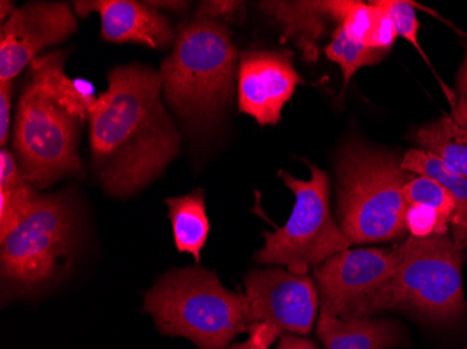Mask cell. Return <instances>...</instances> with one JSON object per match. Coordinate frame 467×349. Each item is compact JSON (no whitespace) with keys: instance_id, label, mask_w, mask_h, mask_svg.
<instances>
[{"instance_id":"cell-1","label":"cell","mask_w":467,"mask_h":349,"mask_svg":"<svg viewBox=\"0 0 467 349\" xmlns=\"http://www.w3.org/2000/svg\"><path fill=\"white\" fill-rule=\"evenodd\" d=\"M160 73L118 67L90 115L91 162L105 190L126 198L153 182L180 151L181 136L161 101Z\"/></svg>"},{"instance_id":"cell-2","label":"cell","mask_w":467,"mask_h":349,"mask_svg":"<svg viewBox=\"0 0 467 349\" xmlns=\"http://www.w3.org/2000/svg\"><path fill=\"white\" fill-rule=\"evenodd\" d=\"M238 62L227 25L193 15L180 26L174 51L162 60V96L183 122L206 128L233 104Z\"/></svg>"},{"instance_id":"cell-3","label":"cell","mask_w":467,"mask_h":349,"mask_svg":"<svg viewBox=\"0 0 467 349\" xmlns=\"http://www.w3.org/2000/svg\"><path fill=\"white\" fill-rule=\"evenodd\" d=\"M414 177L384 149L353 141L340 151L338 225L351 245L390 242L406 235L405 186Z\"/></svg>"},{"instance_id":"cell-4","label":"cell","mask_w":467,"mask_h":349,"mask_svg":"<svg viewBox=\"0 0 467 349\" xmlns=\"http://www.w3.org/2000/svg\"><path fill=\"white\" fill-rule=\"evenodd\" d=\"M398 251L395 274L372 296L363 317L395 309L432 325L463 322L467 313L463 257L452 236H410Z\"/></svg>"},{"instance_id":"cell-5","label":"cell","mask_w":467,"mask_h":349,"mask_svg":"<svg viewBox=\"0 0 467 349\" xmlns=\"http://www.w3.org/2000/svg\"><path fill=\"white\" fill-rule=\"evenodd\" d=\"M143 311L162 334L188 338L201 349H228L246 332L245 295L201 266L162 275L144 295Z\"/></svg>"},{"instance_id":"cell-6","label":"cell","mask_w":467,"mask_h":349,"mask_svg":"<svg viewBox=\"0 0 467 349\" xmlns=\"http://www.w3.org/2000/svg\"><path fill=\"white\" fill-rule=\"evenodd\" d=\"M78 242L75 210L65 193L41 194L25 220L0 241L2 282L9 295H34L63 278Z\"/></svg>"},{"instance_id":"cell-7","label":"cell","mask_w":467,"mask_h":349,"mask_svg":"<svg viewBox=\"0 0 467 349\" xmlns=\"http://www.w3.org/2000/svg\"><path fill=\"white\" fill-rule=\"evenodd\" d=\"M311 180H296L279 173L296 196L288 221L275 232H265V246L254 254L261 264L285 266L294 274H306L335 254L348 251L351 243L330 210V182L325 170L306 161Z\"/></svg>"},{"instance_id":"cell-8","label":"cell","mask_w":467,"mask_h":349,"mask_svg":"<svg viewBox=\"0 0 467 349\" xmlns=\"http://www.w3.org/2000/svg\"><path fill=\"white\" fill-rule=\"evenodd\" d=\"M83 123L30 81L18 101L13 149L23 177L47 189L67 175H80L78 133Z\"/></svg>"},{"instance_id":"cell-9","label":"cell","mask_w":467,"mask_h":349,"mask_svg":"<svg viewBox=\"0 0 467 349\" xmlns=\"http://www.w3.org/2000/svg\"><path fill=\"white\" fill-rule=\"evenodd\" d=\"M244 282L248 340L228 349H269L283 335L312 332L319 293L309 275L275 267L254 270Z\"/></svg>"},{"instance_id":"cell-10","label":"cell","mask_w":467,"mask_h":349,"mask_svg":"<svg viewBox=\"0 0 467 349\" xmlns=\"http://www.w3.org/2000/svg\"><path fill=\"white\" fill-rule=\"evenodd\" d=\"M398 262V246L348 249L315 267L322 311L340 319L363 317L372 296L395 274Z\"/></svg>"},{"instance_id":"cell-11","label":"cell","mask_w":467,"mask_h":349,"mask_svg":"<svg viewBox=\"0 0 467 349\" xmlns=\"http://www.w3.org/2000/svg\"><path fill=\"white\" fill-rule=\"evenodd\" d=\"M76 30V15L63 2H30L16 9L0 28V81H13L42 49L67 41Z\"/></svg>"},{"instance_id":"cell-12","label":"cell","mask_w":467,"mask_h":349,"mask_svg":"<svg viewBox=\"0 0 467 349\" xmlns=\"http://www.w3.org/2000/svg\"><path fill=\"white\" fill-rule=\"evenodd\" d=\"M304 80L293 65V52L245 51L238 62V109L261 126L277 125L285 105Z\"/></svg>"},{"instance_id":"cell-13","label":"cell","mask_w":467,"mask_h":349,"mask_svg":"<svg viewBox=\"0 0 467 349\" xmlns=\"http://www.w3.org/2000/svg\"><path fill=\"white\" fill-rule=\"evenodd\" d=\"M80 17L97 12L101 17V36L114 44H139L150 49H167L177 38L171 20L149 2L88 0L75 2Z\"/></svg>"},{"instance_id":"cell-14","label":"cell","mask_w":467,"mask_h":349,"mask_svg":"<svg viewBox=\"0 0 467 349\" xmlns=\"http://www.w3.org/2000/svg\"><path fill=\"white\" fill-rule=\"evenodd\" d=\"M259 9L279 26L283 41H291L309 62L319 57V41L333 20L329 0L317 2H261Z\"/></svg>"},{"instance_id":"cell-15","label":"cell","mask_w":467,"mask_h":349,"mask_svg":"<svg viewBox=\"0 0 467 349\" xmlns=\"http://www.w3.org/2000/svg\"><path fill=\"white\" fill-rule=\"evenodd\" d=\"M317 330L325 349H392L405 340L400 325L390 320L340 319L322 309Z\"/></svg>"},{"instance_id":"cell-16","label":"cell","mask_w":467,"mask_h":349,"mask_svg":"<svg viewBox=\"0 0 467 349\" xmlns=\"http://www.w3.org/2000/svg\"><path fill=\"white\" fill-rule=\"evenodd\" d=\"M65 62L67 54L62 51L36 56L30 63L31 81L39 84L57 104L62 105L73 117L84 123L90 120L99 97L88 93L80 84L67 77L65 73Z\"/></svg>"},{"instance_id":"cell-17","label":"cell","mask_w":467,"mask_h":349,"mask_svg":"<svg viewBox=\"0 0 467 349\" xmlns=\"http://www.w3.org/2000/svg\"><path fill=\"white\" fill-rule=\"evenodd\" d=\"M401 167L414 175H422L437 180L447 189L456 201V212L453 215L452 239L459 251H462L467 235V180L451 169L442 159L431 152L421 149H410L401 159Z\"/></svg>"},{"instance_id":"cell-18","label":"cell","mask_w":467,"mask_h":349,"mask_svg":"<svg viewBox=\"0 0 467 349\" xmlns=\"http://www.w3.org/2000/svg\"><path fill=\"white\" fill-rule=\"evenodd\" d=\"M165 204L171 220L175 246L181 253L192 254L199 263L210 232L203 190L199 189L180 198L167 199Z\"/></svg>"},{"instance_id":"cell-19","label":"cell","mask_w":467,"mask_h":349,"mask_svg":"<svg viewBox=\"0 0 467 349\" xmlns=\"http://www.w3.org/2000/svg\"><path fill=\"white\" fill-rule=\"evenodd\" d=\"M414 141L420 149L431 152L467 180V126L456 122L452 117H441L420 128Z\"/></svg>"},{"instance_id":"cell-20","label":"cell","mask_w":467,"mask_h":349,"mask_svg":"<svg viewBox=\"0 0 467 349\" xmlns=\"http://www.w3.org/2000/svg\"><path fill=\"white\" fill-rule=\"evenodd\" d=\"M387 54L388 52L369 48L364 46L363 42L350 38L340 26H337L333 33L332 41L325 48V55L342 67L343 91L348 88L351 78L361 67H372L382 62Z\"/></svg>"},{"instance_id":"cell-21","label":"cell","mask_w":467,"mask_h":349,"mask_svg":"<svg viewBox=\"0 0 467 349\" xmlns=\"http://www.w3.org/2000/svg\"><path fill=\"white\" fill-rule=\"evenodd\" d=\"M405 198L409 206H427L440 215L443 227L450 228L456 212V201L452 194L437 180L416 175L405 186Z\"/></svg>"},{"instance_id":"cell-22","label":"cell","mask_w":467,"mask_h":349,"mask_svg":"<svg viewBox=\"0 0 467 349\" xmlns=\"http://www.w3.org/2000/svg\"><path fill=\"white\" fill-rule=\"evenodd\" d=\"M41 194L31 183L0 189V241H4L34 209Z\"/></svg>"},{"instance_id":"cell-23","label":"cell","mask_w":467,"mask_h":349,"mask_svg":"<svg viewBox=\"0 0 467 349\" xmlns=\"http://www.w3.org/2000/svg\"><path fill=\"white\" fill-rule=\"evenodd\" d=\"M379 2L389 15L390 20L393 21L398 36L410 42L411 46L419 51V54L430 65L429 57L426 56L421 46H420V23L417 20L416 5L406 2V0H379Z\"/></svg>"},{"instance_id":"cell-24","label":"cell","mask_w":467,"mask_h":349,"mask_svg":"<svg viewBox=\"0 0 467 349\" xmlns=\"http://www.w3.org/2000/svg\"><path fill=\"white\" fill-rule=\"evenodd\" d=\"M406 228L411 236L429 238L431 235H448L450 228L443 227L440 215L431 207L409 206L405 215Z\"/></svg>"},{"instance_id":"cell-25","label":"cell","mask_w":467,"mask_h":349,"mask_svg":"<svg viewBox=\"0 0 467 349\" xmlns=\"http://www.w3.org/2000/svg\"><path fill=\"white\" fill-rule=\"evenodd\" d=\"M369 4L374 7V20H372L371 31H369L368 36L363 44L369 46V48L388 52L392 48L396 38H398L395 25L390 20L387 10L380 5L379 0L369 2Z\"/></svg>"},{"instance_id":"cell-26","label":"cell","mask_w":467,"mask_h":349,"mask_svg":"<svg viewBox=\"0 0 467 349\" xmlns=\"http://www.w3.org/2000/svg\"><path fill=\"white\" fill-rule=\"evenodd\" d=\"M372 20H374L372 5L354 2L340 27H343L350 38L364 42L371 31Z\"/></svg>"},{"instance_id":"cell-27","label":"cell","mask_w":467,"mask_h":349,"mask_svg":"<svg viewBox=\"0 0 467 349\" xmlns=\"http://www.w3.org/2000/svg\"><path fill=\"white\" fill-rule=\"evenodd\" d=\"M244 9H245V4L243 2H214L213 0V2H202L195 15L225 23V21L243 17Z\"/></svg>"},{"instance_id":"cell-28","label":"cell","mask_w":467,"mask_h":349,"mask_svg":"<svg viewBox=\"0 0 467 349\" xmlns=\"http://www.w3.org/2000/svg\"><path fill=\"white\" fill-rule=\"evenodd\" d=\"M13 90V81H0V144L4 149L9 140Z\"/></svg>"},{"instance_id":"cell-29","label":"cell","mask_w":467,"mask_h":349,"mask_svg":"<svg viewBox=\"0 0 467 349\" xmlns=\"http://www.w3.org/2000/svg\"><path fill=\"white\" fill-rule=\"evenodd\" d=\"M452 118L461 125L467 126V46L463 63L456 80L455 104H453Z\"/></svg>"},{"instance_id":"cell-30","label":"cell","mask_w":467,"mask_h":349,"mask_svg":"<svg viewBox=\"0 0 467 349\" xmlns=\"http://www.w3.org/2000/svg\"><path fill=\"white\" fill-rule=\"evenodd\" d=\"M275 349H319L314 341L301 338L296 334H285L280 338L279 345Z\"/></svg>"},{"instance_id":"cell-31","label":"cell","mask_w":467,"mask_h":349,"mask_svg":"<svg viewBox=\"0 0 467 349\" xmlns=\"http://www.w3.org/2000/svg\"><path fill=\"white\" fill-rule=\"evenodd\" d=\"M154 9L172 10V12L182 13L189 6L188 2H149Z\"/></svg>"},{"instance_id":"cell-32","label":"cell","mask_w":467,"mask_h":349,"mask_svg":"<svg viewBox=\"0 0 467 349\" xmlns=\"http://www.w3.org/2000/svg\"><path fill=\"white\" fill-rule=\"evenodd\" d=\"M15 12L16 7L13 2H5V0H2V2H0V18H2V26L5 25V18H7V20H9V18L12 17L13 13Z\"/></svg>"},{"instance_id":"cell-33","label":"cell","mask_w":467,"mask_h":349,"mask_svg":"<svg viewBox=\"0 0 467 349\" xmlns=\"http://www.w3.org/2000/svg\"><path fill=\"white\" fill-rule=\"evenodd\" d=\"M464 249H467V235L466 238H464L463 245H462V251H464Z\"/></svg>"},{"instance_id":"cell-34","label":"cell","mask_w":467,"mask_h":349,"mask_svg":"<svg viewBox=\"0 0 467 349\" xmlns=\"http://www.w3.org/2000/svg\"><path fill=\"white\" fill-rule=\"evenodd\" d=\"M464 349H467V348H464Z\"/></svg>"}]
</instances>
